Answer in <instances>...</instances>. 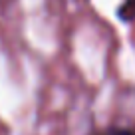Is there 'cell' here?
I'll list each match as a JSON object with an SVG mask.
<instances>
[{
	"label": "cell",
	"instance_id": "obj_1",
	"mask_svg": "<svg viewBox=\"0 0 135 135\" xmlns=\"http://www.w3.org/2000/svg\"><path fill=\"white\" fill-rule=\"evenodd\" d=\"M117 18L121 22H135V0H123L117 8Z\"/></svg>",
	"mask_w": 135,
	"mask_h": 135
},
{
	"label": "cell",
	"instance_id": "obj_2",
	"mask_svg": "<svg viewBox=\"0 0 135 135\" xmlns=\"http://www.w3.org/2000/svg\"><path fill=\"white\" fill-rule=\"evenodd\" d=\"M99 135H135V131L129 127H109V129L101 131Z\"/></svg>",
	"mask_w": 135,
	"mask_h": 135
}]
</instances>
